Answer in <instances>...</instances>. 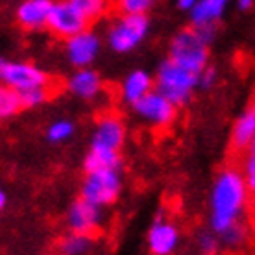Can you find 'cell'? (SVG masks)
Returning a JSON list of instances; mask_svg holds the SVG:
<instances>
[{"mask_svg": "<svg viewBox=\"0 0 255 255\" xmlns=\"http://www.w3.org/2000/svg\"><path fill=\"white\" fill-rule=\"evenodd\" d=\"M248 191L237 166L230 165V168L220 174L213 196V230L217 233H222L237 218H241V213L246 209Z\"/></svg>", "mask_w": 255, "mask_h": 255, "instance_id": "cell-1", "label": "cell"}, {"mask_svg": "<svg viewBox=\"0 0 255 255\" xmlns=\"http://www.w3.org/2000/svg\"><path fill=\"white\" fill-rule=\"evenodd\" d=\"M198 83V72L189 70L181 65L168 59L161 65L157 76V91L174 102L176 106H183L191 96L192 87Z\"/></svg>", "mask_w": 255, "mask_h": 255, "instance_id": "cell-2", "label": "cell"}, {"mask_svg": "<svg viewBox=\"0 0 255 255\" xmlns=\"http://www.w3.org/2000/svg\"><path fill=\"white\" fill-rule=\"evenodd\" d=\"M170 59L189 70L202 72L207 63V43L194 28H185L172 39Z\"/></svg>", "mask_w": 255, "mask_h": 255, "instance_id": "cell-3", "label": "cell"}, {"mask_svg": "<svg viewBox=\"0 0 255 255\" xmlns=\"http://www.w3.org/2000/svg\"><path fill=\"white\" fill-rule=\"evenodd\" d=\"M89 17L78 9L70 0H59L54 2L50 9L48 20H46V28L50 30L56 37L59 39H70L87 30L89 26Z\"/></svg>", "mask_w": 255, "mask_h": 255, "instance_id": "cell-4", "label": "cell"}, {"mask_svg": "<svg viewBox=\"0 0 255 255\" xmlns=\"http://www.w3.org/2000/svg\"><path fill=\"white\" fill-rule=\"evenodd\" d=\"M119 191L121 181L115 168H100L95 172H87L82 187V198L95 205H108L115 202Z\"/></svg>", "mask_w": 255, "mask_h": 255, "instance_id": "cell-5", "label": "cell"}, {"mask_svg": "<svg viewBox=\"0 0 255 255\" xmlns=\"http://www.w3.org/2000/svg\"><path fill=\"white\" fill-rule=\"evenodd\" d=\"M146 30L148 19L144 17V13L122 15V19L109 32V45L117 52L131 50L140 39L144 37Z\"/></svg>", "mask_w": 255, "mask_h": 255, "instance_id": "cell-6", "label": "cell"}, {"mask_svg": "<svg viewBox=\"0 0 255 255\" xmlns=\"http://www.w3.org/2000/svg\"><path fill=\"white\" fill-rule=\"evenodd\" d=\"M2 80L7 87L13 89H32V87H45L54 82V78L46 76L45 72L35 69L33 65L28 63H2L0 69Z\"/></svg>", "mask_w": 255, "mask_h": 255, "instance_id": "cell-7", "label": "cell"}, {"mask_svg": "<svg viewBox=\"0 0 255 255\" xmlns=\"http://www.w3.org/2000/svg\"><path fill=\"white\" fill-rule=\"evenodd\" d=\"M135 109H137V113H139L140 117H144V119H148L150 122H153L155 126H170L174 121V117H176V104L170 102L168 98H166L163 93H148V95H144L140 100H137V102L133 104Z\"/></svg>", "mask_w": 255, "mask_h": 255, "instance_id": "cell-8", "label": "cell"}, {"mask_svg": "<svg viewBox=\"0 0 255 255\" xmlns=\"http://www.w3.org/2000/svg\"><path fill=\"white\" fill-rule=\"evenodd\" d=\"M100 205H95L87 200H78L69 211V228L74 233L95 237L100 233Z\"/></svg>", "mask_w": 255, "mask_h": 255, "instance_id": "cell-9", "label": "cell"}, {"mask_svg": "<svg viewBox=\"0 0 255 255\" xmlns=\"http://www.w3.org/2000/svg\"><path fill=\"white\" fill-rule=\"evenodd\" d=\"M124 140V126L115 111H108L96 119V129L93 135V148L119 150Z\"/></svg>", "mask_w": 255, "mask_h": 255, "instance_id": "cell-10", "label": "cell"}, {"mask_svg": "<svg viewBox=\"0 0 255 255\" xmlns=\"http://www.w3.org/2000/svg\"><path fill=\"white\" fill-rule=\"evenodd\" d=\"M255 140V102H252L246 113L237 122L230 144V165L237 166V161L243 157L246 150Z\"/></svg>", "mask_w": 255, "mask_h": 255, "instance_id": "cell-11", "label": "cell"}, {"mask_svg": "<svg viewBox=\"0 0 255 255\" xmlns=\"http://www.w3.org/2000/svg\"><path fill=\"white\" fill-rule=\"evenodd\" d=\"M52 6V0H26L17 11V20L24 30H39L46 26Z\"/></svg>", "mask_w": 255, "mask_h": 255, "instance_id": "cell-12", "label": "cell"}, {"mask_svg": "<svg viewBox=\"0 0 255 255\" xmlns=\"http://www.w3.org/2000/svg\"><path fill=\"white\" fill-rule=\"evenodd\" d=\"M98 50V39L89 32H82L69 39L67 52H69V59L72 65L76 67H85L89 65L96 56Z\"/></svg>", "mask_w": 255, "mask_h": 255, "instance_id": "cell-13", "label": "cell"}, {"mask_svg": "<svg viewBox=\"0 0 255 255\" xmlns=\"http://www.w3.org/2000/svg\"><path fill=\"white\" fill-rule=\"evenodd\" d=\"M178 228L172 222L157 220L148 235V244H150L152 254H170L178 244Z\"/></svg>", "mask_w": 255, "mask_h": 255, "instance_id": "cell-14", "label": "cell"}, {"mask_svg": "<svg viewBox=\"0 0 255 255\" xmlns=\"http://www.w3.org/2000/svg\"><path fill=\"white\" fill-rule=\"evenodd\" d=\"M69 87L74 95L82 98H93L102 91V80L93 70H80L70 78Z\"/></svg>", "mask_w": 255, "mask_h": 255, "instance_id": "cell-15", "label": "cell"}, {"mask_svg": "<svg viewBox=\"0 0 255 255\" xmlns=\"http://www.w3.org/2000/svg\"><path fill=\"white\" fill-rule=\"evenodd\" d=\"M152 89V80L148 76L146 72H133V74H129L128 80L124 82L122 85V96H124V100L129 104H135L137 100H140L144 95H148Z\"/></svg>", "mask_w": 255, "mask_h": 255, "instance_id": "cell-16", "label": "cell"}, {"mask_svg": "<svg viewBox=\"0 0 255 255\" xmlns=\"http://www.w3.org/2000/svg\"><path fill=\"white\" fill-rule=\"evenodd\" d=\"M121 165V157L117 150H109V148H93L91 153L85 159V172H95L100 168H119Z\"/></svg>", "mask_w": 255, "mask_h": 255, "instance_id": "cell-17", "label": "cell"}, {"mask_svg": "<svg viewBox=\"0 0 255 255\" xmlns=\"http://www.w3.org/2000/svg\"><path fill=\"white\" fill-rule=\"evenodd\" d=\"M228 0H202L192 9V20L194 24H207L213 22L222 15V9Z\"/></svg>", "mask_w": 255, "mask_h": 255, "instance_id": "cell-18", "label": "cell"}, {"mask_svg": "<svg viewBox=\"0 0 255 255\" xmlns=\"http://www.w3.org/2000/svg\"><path fill=\"white\" fill-rule=\"evenodd\" d=\"M93 244H95V237L72 231L69 237H65L63 241H59L58 250L63 252V254H85V252H89Z\"/></svg>", "mask_w": 255, "mask_h": 255, "instance_id": "cell-19", "label": "cell"}, {"mask_svg": "<svg viewBox=\"0 0 255 255\" xmlns=\"http://www.w3.org/2000/svg\"><path fill=\"white\" fill-rule=\"evenodd\" d=\"M22 108V98H20V91L13 89V87H4L0 91V115L11 117L15 115L19 109Z\"/></svg>", "mask_w": 255, "mask_h": 255, "instance_id": "cell-20", "label": "cell"}, {"mask_svg": "<svg viewBox=\"0 0 255 255\" xmlns=\"http://www.w3.org/2000/svg\"><path fill=\"white\" fill-rule=\"evenodd\" d=\"M78 9H82L91 20L98 19L108 9V0H70Z\"/></svg>", "mask_w": 255, "mask_h": 255, "instance_id": "cell-21", "label": "cell"}, {"mask_svg": "<svg viewBox=\"0 0 255 255\" xmlns=\"http://www.w3.org/2000/svg\"><path fill=\"white\" fill-rule=\"evenodd\" d=\"M157 0H117V7L122 15H133V13H146Z\"/></svg>", "mask_w": 255, "mask_h": 255, "instance_id": "cell-22", "label": "cell"}, {"mask_svg": "<svg viewBox=\"0 0 255 255\" xmlns=\"http://www.w3.org/2000/svg\"><path fill=\"white\" fill-rule=\"evenodd\" d=\"M70 133H72V126H70L69 122H58V124H54V126L48 129V139L54 140V142H58V140L67 139Z\"/></svg>", "mask_w": 255, "mask_h": 255, "instance_id": "cell-23", "label": "cell"}, {"mask_svg": "<svg viewBox=\"0 0 255 255\" xmlns=\"http://www.w3.org/2000/svg\"><path fill=\"white\" fill-rule=\"evenodd\" d=\"M200 244H202V248H204L205 252H215V250H217V241L211 235H202Z\"/></svg>", "mask_w": 255, "mask_h": 255, "instance_id": "cell-24", "label": "cell"}, {"mask_svg": "<svg viewBox=\"0 0 255 255\" xmlns=\"http://www.w3.org/2000/svg\"><path fill=\"white\" fill-rule=\"evenodd\" d=\"M213 78H215V70H213V69H207V70H205L202 83H204V85H211V83H213Z\"/></svg>", "mask_w": 255, "mask_h": 255, "instance_id": "cell-25", "label": "cell"}, {"mask_svg": "<svg viewBox=\"0 0 255 255\" xmlns=\"http://www.w3.org/2000/svg\"><path fill=\"white\" fill-rule=\"evenodd\" d=\"M178 4L181 9H191V7H194L198 4L196 0H178Z\"/></svg>", "mask_w": 255, "mask_h": 255, "instance_id": "cell-26", "label": "cell"}, {"mask_svg": "<svg viewBox=\"0 0 255 255\" xmlns=\"http://www.w3.org/2000/svg\"><path fill=\"white\" fill-rule=\"evenodd\" d=\"M248 189H250V192L255 196V172L248 174Z\"/></svg>", "mask_w": 255, "mask_h": 255, "instance_id": "cell-27", "label": "cell"}, {"mask_svg": "<svg viewBox=\"0 0 255 255\" xmlns=\"http://www.w3.org/2000/svg\"><path fill=\"white\" fill-rule=\"evenodd\" d=\"M254 172H255V146H254V153H252L250 163H248V174H254Z\"/></svg>", "mask_w": 255, "mask_h": 255, "instance_id": "cell-28", "label": "cell"}, {"mask_svg": "<svg viewBox=\"0 0 255 255\" xmlns=\"http://www.w3.org/2000/svg\"><path fill=\"white\" fill-rule=\"evenodd\" d=\"M252 2H254V0H241L239 6H241V9H248V7L252 6Z\"/></svg>", "mask_w": 255, "mask_h": 255, "instance_id": "cell-29", "label": "cell"}, {"mask_svg": "<svg viewBox=\"0 0 255 255\" xmlns=\"http://www.w3.org/2000/svg\"><path fill=\"white\" fill-rule=\"evenodd\" d=\"M0 205H2V207L6 205V196H4V194H0Z\"/></svg>", "mask_w": 255, "mask_h": 255, "instance_id": "cell-30", "label": "cell"}, {"mask_svg": "<svg viewBox=\"0 0 255 255\" xmlns=\"http://www.w3.org/2000/svg\"><path fill=\"white\" fill-rule=\"evenodd\" d=\"M254 146H255V140H254Z\"/></svg>", "mask_w": 255, "mask_h": 255, "instance_id": "cell-31", "label": "cell"}]
</instances>
